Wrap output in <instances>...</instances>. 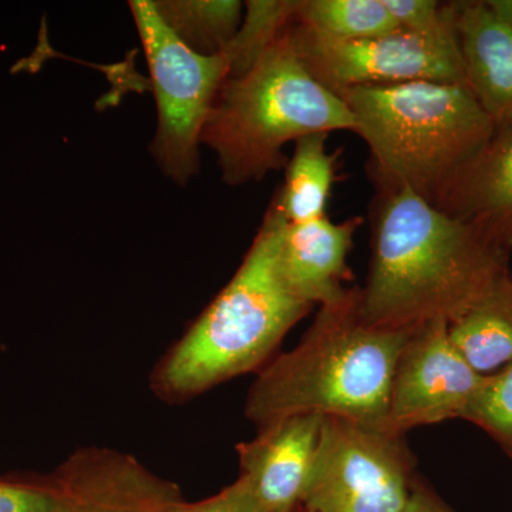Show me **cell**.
I'll return each instance as SVG.
<instances>
[{
	"label": "cell",
	"instance_id": "obj_1",
	"mask_svg": "<svg viewBox=\"0 0 512 512\" xmlns=\"http://www.w3.org/2000/svg\"><path fill=\"white\" fill-rule=\"evenodd\" d=\"M360 315L380 329L448 325L494 291L510 251L407 187L380 191Z\"/></svg>",
	"mask_w": 512,
	"mask_h": 512
},
{
	"label": "cell",
	"instance_id": "obj_2",
	"mask_svg": "<svg viewBox=\"0 0 512 512\" xmlns=\"http://www.w3.org/2000/svg\"><path fill=\"white\" fill-rule=\"evenodd\" d=\"M360 289L320 306L301 342L266 363L249 389L256 427L303 414L382 429L394 366L413 329H380L360 315Z\"/></svg>",
	"mask_w": 512,
	"mask_h": 512
},
{
	"label": "cell",
	"instance_id": "obj_3",
	"mask_svg": "<svg viewBox=\"0 0 512 512\" xmlns=\"http://www.w3.org/2000/svg\"><path fill=\"white\" fill-rule=\"evenodd\" d=\"M286 220L274 202L231 281L158 362L151 387L183 403L266 365L312 306L286 284L279 264Z\"/></svg>",
	"mask_w": 512,
	"mask_h": 512
},
{
	"label": "cell",
	"instance_id": "obj_4",
	"mask_svg": "<svg viewBox=\"0 0 512 512\" xmlns=\"http://www.w3.org/2000/svg\"><path fill=\"white\" fill-rule=\"evenodd\" d=\"M338 96L369 147L380 191L407 187L431 204L495 130L466 84L419 80L355 87Z\"/></svg>",
	"mask_w": 512,
	"mask_h": 512
},
{
	"label": "cell",
	"instance_id": "obj_5",
	"mask_svg": "<svg viewBox=\"0 0 512 512\" xmlns=\"http://www.w3.org/2000/svg\"><path fill=\"white\" fill-rule=\"evenodd\" d=\"M355 130L346 101L309 73L286 29L247 73L222 84L201 143L217 154L225 183L241 185L284 167L288 143Z\"/></svg>",
	"mask_w": 512,
	"mask_h": 512
},
{
	"label": "cell",
	"instance_id": "obj_6",
	"mask_svg": "<svg viewBox=\"0 0 512 512\" xmlns=\"http://www.w3.org/2000/svg\"><path fill=\"white\" fill-rule=\"evenodd\" d=\"M130 8L156 93L158 127L151 150L164 173L184 184L197 171L202 128L231 64L222 52H192L165 25L151 0L130 2Z\"/></svg>",
	"mask_w": 512,
	"mask_h": 512
},
{
	"label": "cell",
	"instance_id": "obj_7",
	"mask_svg": "<svg viewBox=\"0 0 512 512\" xmlns=\"http://www.w3.org/2000/svg\"><path fill=\"white\" fill-rule=\"evenodd\" d=\"M416 480L404 436L323 417L302 508L309 512H403Z\"/></svg>",
	"mask_w": 512,
	"mask_h": 512
},
{
	"label": "cell",
	"instance_id": "obj_8",
	"mask_svg": "<svg viewBox=\"0 0 512 512\" xmlns=\"http://www.w3.org/2000/svg\"><path fill=\"white\" fill-rule=\"evenodd\" d=\"M288 32L309 73L336 94L419 80L466 84L457 37L431 39L397 29L367 39L336 40L295 19Z\"/></svg>",
	"mask_w": 512,
	"mask_h": 512
},
{
	"label": "cell",
	"instance_id": "obj_9",
	"mask_svg": "<svg viewBox=\"0 0 512 512\" xmlns=\"http://www.w3.org/2000/svg\"><path fill=\"white\" fill-rule=\"evenodd\" d=\"M443 320L413 329L394 366L383 431L406 436L421 426L461 419L484 377L448 338Z\"/></svg>",
	"mask_w": 512,
	"mask_h": 512
},
{
	"label": "cell",
	"instance_id": "obj_10",
	"mask_svg": "<svg viewBox=\"0 0 512 512\" xmlns=\"http://www.w3.org/2000/svg\"><path fill=\"white\" fill-rule=\"evenodd\" d=\"M50 485L53 512H180L187 503L177 484L111 448H80Z\"/></svg>",
	"mask_w": 512,
	"mask_h": 512
},
{
	"label": "cell",
	"instance_id": "obj_11",
	"mask_svg": "<svg viewBox=\"0 0 512 512\" xmlns=\"http://www.w3.org/2000/svg\"><path fill=\"white\" fill-rule=\"evenodd\" d=\"M323 417H288L262 427L254 439L239 443V477L265 512H293L308 490Z\"/></svg>",
	"mask_w": 512,
	"mask_h": 512
},
{
	"label": "cell",
	"instance_id": "obj_12",
	"mask_svg": "<svg viewBox=\"0 0 512 512\" xmlns=\"http://www.w3.org/2000/svg\"><path fill=\"white\" fill-rule=\"evenodd\" d=\"M433 205L510 251L512 116L495 124L483 150L443 188Z\"/></svg>",
	"mask_w": 512,
	"mask_h": 512
},
{
	"label": "cell",
	"instance_id": "obj_13",
	"mask_svg": "<svg viewBox=\"0 0 512 512\" xmlns=\"http://www.w3.org/2000/svg\"><path fill=\"white\" fill-rule=\"evenodd\" d=\"M362 218L335 222L328 217L302 224L286 222L279 264L291 291L312 308L336 301L350 286L348 264Z\"/></svg>",
	"mask_w": 512,
	"mask_h": 512
},
{
	"label": "cell",
	"instance_id": "obj_14",
	"mask_svg": "<svg viewBox=\"0 0 512 512\" xmlns=\"http://www.w3.org/2000/svg\"><path fill=\"white\" fill-rule=\"evenodd\" d=\"M466 84L485 113L500 123L512 116V28L484 0L453 2Z\"/></svg>",
	"mask_w": 512,
	"mask_h": 512
},
{
	"label": "cell",
	"instance_id": "obj_15",
	"mask_svg": "<svg viewBox=\"0 0 512 512\" xmlns=\"http://www.w3.org/2000/svg\"><path fill=\"white\" fill-rule=\"evenodd\" d=\"M448 338L478 375H493L512 362L511 271L490 295L448 326Z\"/></svg>",
	"mask_w": 512,
	"mask_h": 512
},
{
	"label": "cell",
	"instance_id": "obj_16",
	"mask_svg": "<svg viewBox=\"0 0 512 512\" xmlns=\"http://www.w3.org/2000/svg\"><path fill=\"white\" fill-rule=\"evenodd\" d=\"M328 138L329 134H311L295 143L286 163L284 187L274 201L288 224L326 217L339 157L328 150Z\"/></svg>",
	"mask_w": 512,
	"mask_h": 512
},
{
	"label": "cell",
	"instance_id": "obj_17",
	"mask_svg": "<svg viewBox=\"0 0 512 512\" xmlns=\"http://www.w3.org/2000/svg\"><path fill=\"white\" fill-rule=\"evenodd\" d=\"M158 15L192 52L220 53L237 35L245 6L237 0H161Z\"/></svg>",
	"mask_w": 512,
	"mask_h": 512
},
{
	"label": "cell",
	"instance_id": "obj_18",
	"mask_svg": "<svg viewBox=\"0 0 512 512\" xmlns=\"http://www.w3.org/2000/svg\"><path fill=\"white\" fill-rule=\"evenodd\" d=\"M295 20L336 40L367 39L399 29L382 0H299Z\"/></svg>",
	"mask_w": 512,
	"mask_h": 512
},
{
	"label": "cell",
	"instance_id": "obj_19",
	"mask_svg": "<svg viewBox=\"0 0 512 512\" xmlns=\"http://www.w3.org/2000/svg\"><path fill=\"white\" fill-rule=\"evenodd\" d=\"M299 0H251L237 35L224 49L231 64L229 77L247 73L266 50L289 28L298 12ZM220 52V53H221Z\"/></svg>",
	"mask_w": 512,
	"mask_h": 512
},
{
	"label": "cell",
	"instance_id": "obj_20",
	"mask_svg": "<svg viewBox=\"0 0 512 512\" xmlns=\"http://www.w3.org/2000/svg\"><path fill=\"white\" fill-rule=\"evenodd\" d=\"M461 419L484 430L512 458V362L484 377Z\"/></svg>",
	"mask_w": 512,
	"mask_h": 512
},
{
	"label": "cell",
	"instance_id": "obj_21",
	"mask_svg": "<svg viewBox=\"0 0 512 512\" xmlns=\"http://www.w3.org/2000/svg\"><path fill=\"white\" fill-rule=\"evenodd\" d=\"M397 28L431 37L456 39L453 2L436 0H382Z\"/></svg>",
	"mask_w": 512,
	"mask_h": 512
},
{
	"label": "cell",
	"instance_id": "obj_22",
	"mask_svg": "<svg viewBox=\"0 0 512 512\" xmlns=\"http://www.w3.org/2000/svg\"><path fill=\"white\" fill-rule=\"evenodd\" d=\"M52 485L0 481V512H53Z\"/></svg>",
	"mask_w": 512,
	"mask_h": 512
},
{
	"label": "cell",
	"instance_id": "obj_23",
	"mask_svg": "<svg viewBox=\"0 0 512 512\" xmlns=\"http://www.w3.org/2000/svg\"><path fill=\"white\" fill-rule=\"evenodd\" d=\"M180 512H265L249 490L248 485L237 478L220 493L198 503H185Z\"/></svg>",
	"mask_w": 512,
	"mask_h": 512
},
{
	"label": "cell",
	"instance_id": "obj_24",
	"mask_svg": "<svg viewBox=\"0 0 512 512\" xmlns=\"http://www.w3.org/2000/svg\"><path fill=\"white\" fill-rule=\"evenodd\" d=\"M403 512H456L443 500L427 487L423 481L417 477L416 483L413 485L412 495H410L409 503Z\"/></svg>",
	"mask_w": 512,
	"mask_h": 512
},
{
	"label": "cell",
	"instance_id": "obj_25",
	"mask_svg": "<svg viewBox=\"0 0 512 512\" xmlns=\"http://www.w3.org/2000/svg\"><path fill=\"white\" fill-rule=\"evenodd\" d=\"M495 18L512 28V0H484Z\"/></svg>",
	"mask_w": 512,
	"mask_h": 512
},
{
	"label": "cell",
	"instance_id": "obj_26",
	"mask_svg": "<svg viewBox=\"0 0 512 512\" xmlns=\"http://www.w3.org/2000/svg\"><path fill=\"white\" fill-rule=\"evenodd\" d=\"M293 512H309V511H306L305 508L299 507L298 510H295Z\"/></svg>",
	"mask_w": 512,
	"mask_h": 512
},
{
	"label": "cell",
	"instance_id": "obj_27",
	"mask_svg": "<svg viewBox=\"0 0 512 512\" xmlns=\"http://www.w3.org/2000/svg\"><path fill=\"white\" fill-rule=\"evenodd\" d=\"M510 251H511V254H512V242H511V247H510Z\"/></svg>",
	"mask_w": 512,
	"mask_h": 512
},
{
	"label": "cell",
	"instance_id": "obj_28",
	"mask_svg": "<svg viewBox=\"0 0 512 512\" xmlns=\"http://www.w3.org/2000/svg\"><path fill=\"white\" fill-rule=\"evenodd\" d=\"M511 282H512V269H511Z\"/></svg>",
	"mask_w": 512,
	"mask_h": 512
}]
</instances>
